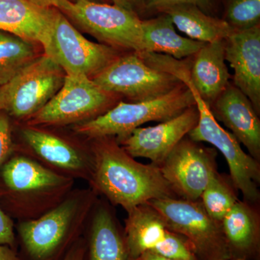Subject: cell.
<instances>
[{
	"label": "cell",
	"mask_w": 260,
	"mask_h": 260,
	"mask_svg": "<svg viewBox=\"0 0 260 260\" xmlns=\"http://www.w3.org/2000/svg\"><path fill=\"white\" fill-rule=\"evenodd\" d=\"M30 1L39 6L56 8L59 10L70 0H30Z\"/></svg>",
	"instance_id": "cell-32"
},
{
	"label": "cell",
	"mask_w": 260,
	"mask_h": 260,
	"mask_svg": "<svg viewBox=\"0 0 260 260\" xmlns=\"http://www.w3.org/2000/svg\"><path fill=\"white\" fill-rule=\"evenodd\" d=\"M90 140L94 167L89 187L126 213L151 200L178 198L158 166L136 161L115 137Z\"/></svg>",
	"instance_id": "cell-1"
},
{
	"label": "cell",
	"mask_w": 260,
	"mask_h": 260,
	"mask_svg": "<svg viewBox=\"0 0 260 260\" xmlns=\"http://www.w3.org/2000/svg\"><path fill=\"white\" fill-rule=\"evenodd\" d=\"M34 43L0 30V87L38 57Z\"/></svg>",
	"instance_id": "cell-24"
},
{
	"label": "cell",
	"mask_w": 260,
	"mask_h": 260,
	"mask_svg": "<svg viewBox=\"0 0 260 260\" xmlns=\"http://www.w3.org/2000/svg\"><path fill=\"white\" fill-rule=\"evenodd\" d=\"M75 27L118 50L143 51L142 20L116 5L70 0L59 10Z\"/></svg>",
	"instance_id": "cell-5"
},
{
	"label": "cell",
	"mask_w": 260,
	"mask_h": 260,
	"mask_svg": "<svg viewBox=\"0 0 260 260\" xmlns=\"http://www.w3.org/2000/svg\"><path fill=\"white\" fill-rule=\"evenodd\" d=\"M85 248L81 242H76L67 252L63 260H84Z\"/></svg>",
	"instance_id": "cell-31"
},
{
	"label": "cell",
	"mask_w": 260,
	"mask_h": 260,
	"mask_svg": "<svg viewBox=\"0 0 260 260\" xmlns=\"http://www.w3.org/2000/svg\"><path fill=\"white\" fill-rule=\"evenodd\" d=\"M172 19L174 26L192 40L212 43L224 40L234 29L223 20L207 14L190 4L174 5L162 10Z\"/></svg>",
	"instance_id": "cell-23"
},
{
	"label": "cell",
	"mask_w": 260,
	"mask_h": 260,
	"mask_svg": "<svg viewBox=\"0 0 260 260\" xmlns=\"http://www.w3.org/2000/svg\"><path fill=\"white\" fill-rule=\"evenodd\" d=\"M74 179L15 150L0 167V195L19 222L35 220L60 204L74 189Z\"/></svg>",
	"instance_id": "cell-2"
},
{
	"label": "cell",
	"mask_w": 260,
	"mask_h": 260,
	"mask_svg": "<svg viewBox=\"0 0 260 260\" xmlns=\"http://www.w3.org/2000/svg\"><path fill=\"white\" fill-rule=\"evenodd\" d=\"M112 5L138 15L146 10L148 0H110Z\"/></svg>",
	"instance_id": "cell-30"
},
{
	"label": "cell",
	"mask_w": 260,
	"mask_h": 260,
	"mask_svg": "<svg viewBox=\"0 0 260 260\" xmlns=\"http://www.w3.org/2000/svg\"><path fill=\"white\" fill-rule=\"evenodd\" d=\"M59 10L30 0H0V30L47 47Z\"/></svg>",
	"instance_id": "cell-18"
},
{
	"label": "cell",
	"mask_w": 260,
	"mask_h": 260,
	"mask_svg": "<svg viewBox=\"0 0 260 260\" xmlns=\"http://www.w3.org/2000/svg\"><path fill=\"white\" fill-rule=\"evenodd\" d=\"M15 150L10 116L4 111H0V167L14 153Z\"/></svg>",
	"instance_id": "cell-27"
},
{
	"label": "cell",
	"mask_w": 260,
	"mask_h": 260,
	"mask_svg": "<svg viewBox=\"0 0 260 260\" xmlns=\"http://www.w3.org/2000/svg\"><path fill=\"white\" fill-rule=\"evenodd\" d=\"M192 57L189 67V82L210 107L230 83L224 40L206 43Z\"/></svg>",
	"instance_id": "cell-20"
},
{
	"label": "cell",
	"mask_w": 260,
	"mask_h": 260,
	"mask_svg": "<svg viewBox=\"0 0 260 260\" xmlns=\"http://www.w3.org/2000/svg\"><path fill=\"white\" fill-rule=\"evenodd\" d=\"M0 260H20L9 246L0 244Z\"/></svg>",
	"instance_id": "cell-33"
},
{
	"label": "cell",
	"mask_w": 260,
	"mask_h": 260,
	"mask_svg": "<svg viewBox=\"0 0 260 260\" xmlns=\"http://www.w3.org/2000/svg\"><path fill=\"white\" fill-rule=\"evenodd\" d=\"M15 242L14 223L0 206V244L13 247Z\"/></svg>",
	"instance_id": "cell-29"
},
{
	"label": "cell",
	"mask_w": 260,
	"mask_h": 260,
	"mask_svg": "<svg viewBox=\"0 0 260 260\" xmlns=\"http://www.w3.org/2000/svg\"><path fill=\"white\" fill-rule=\"evenodd\" d=\"M214 0H148L146 10H153L160 13L162 10L174 5L190 4L198 6L205 13L211 8Z\"/></svg>",
	"instance_id": "cell-28"
},
{
	"label": "cell",
	"mask_w": 260,
	"mask_h": 260,
	"mask_svg": "<svg viewBox=\"0 0 260 260\" xmlns=\"http://www.w3.org/2000/svg\"><path fill=\"white\" fill-rule=\"evenodd\" d=\"M44 49L66 75H83L90 79L121 56L118 49L88 40L59 10Z\"/></svg>",
	"instance_id": "cell-12"
},
{
	"label": "cell",
	"mask_w": 260,
	"mask_h": 260,
	"mask_svg": "<svg viewBox=\"0 0 260 260\" xmlns=\"http://www.w3.org/2000/svg\"><path fill=\"white\" fill-rule=\"evenodd\" d=\"M90 1L97 2V3H111L110 0H90Z\"/></svg>",
	"instance_id": "cell-36"
},
{
	"label": "cell",
	"mask_w": 260,
	"mask_h": 260,
	"mask_svg": "<svg viewBox=\"0 0 260 260\" xmlns=\"http://www.w3.org/2000/svg\"><path fill=\"white\" fill-rule=\"evenodd\" d=\"M124 232L130 260L148 251L171 259L199 260L185 238L174 232L148 203L128 212Z\"/></svg>",
	"instance_id": "cell-13"
},
{
	"label": "cell",
	"mask_w": 260,
	"mask_h": 260,
	"mask_svg": "<svg viewBox=\"0 0 260 260\" xmlns=\"http://www.w3.org/2000/svg\"><path fill=\"white\" fill-rule=\"evenodd\" d=\"M66 73L44 54L3 86V111L22 122L40 111L64 83Z\"/></svg>",
	"instance_id": "cell-11"
},
{
	"label": "cell",
	"mask_w": 260,
	"mask_h": 260,
	"mask_svg": "<svg viewBox=\"0 0 260 260\" xmlns=\"http://www.w3.org/2000/svg\"><path fill=\"white\" fill-rule=\"evenodd\" d=\"M194 98L199 112L198 124L187 136L194 141L208 143L218 150L226 160L230 177L244 201L258 205L260 200V162L242 150L237 138L223 129L214 118L210 107L199 96L189 82H186Z\"/></svg>",
	"instance_id": "cell-8"
},
{
	"label": "cell",
	"mask_w": 260,
	"mask_h": 260,
	"mask_svg": "<svg viewBox=\"0 0 260 260\" xmlns=\"http://www.w3.org/2000/svg\"><path fill=\"white\" fill-rule=\"evenodd\" d=\"M92 80L108 93L122 95L130 102L158 99L182 83L148 64L137 52L121 55Z\"/></svg>",
	"instance_id": "cell-10"
},
{
	"label": "cell",
	"mask_w": 260,
	"mask_h": 260,
	"mask_svg": "<svg viewBox=\"0 0 260 260\" xmlns=\"http://www.w3.org/2000/svg\"><path fill=\"white\" fill-rule=\"evenodd\" d=\"M198 119L199 112L195 104L158 125L137 128L118 143L133 158L149 159L159 167L178 143L194 129Z\"/></svg>",
	"instance_id": "cell-15"
},
{
	"label": "cell",
	"mask_w": 260,
	"mask_h": 260,
	"mask_svg": "<svg viewBox=\"0 0 260 260\" xmlns=\"http://www.w3.org/2000/svg\"><path fill=\"white\" fill-rule=\"evenodd\" d=\"M225 59L234 70L233 84L260 114V25L237 30L224 39Z\"/></svg>",
	"instance_id": "cell-16"
},
{
	"label": "cell",
	"mask_w": 260,
	"mask_h": 260,
	"mask_svg": "<svg viewBox=\"0 0 260 260\" xmlns=\"http://www.w3.org/2000/svg\"><path fill=\"white\" fill-rule=\"evenodd\" d=\"M99 197L90 187L73 189L45 215L19 222L16 229L25 252L34 260L54 259L88 225Z\"/></svg>",
	"instance_id": "cell-3"
},
{
	"label": "cell",
	"mask_w": 260,
	"mask_h": 260,
	"mask_svg": "<svg viewBox=\"0 0 260 260\" xmlns=\"http://www.w3.org/2000/svg\"><path fill=\"white\" fill-rule=\"evenodd\" d=\"M229 260H256L260 250L257 205L238 200L221 222Z\"/></svg>",
	"instance_id": "cell-19"
},
{
	"label": "cell",
	"mask_w": 260,
	"mask_h": 260,
	"mask_svg": "<svg viewBox=\"0 0 260 260\" xmlns=\"http://www.w3.org/2000/svg\"><path fill=\"white\" fill-rule=\"evenodd\" d=\"M160 13L156 18L142 20L143 52L165 54L182 60L191 57L206 44L179 35L170 17Z\"/></svg>",
	"instance_id": "cell-22"
},
{
	"label": "cell",
	"mask_w": 260,
	"mask_h": 260,
	"mask_svg": "<svg viewBox=\"0 0 260 260\" xmlns=\"http://www.w3.org/2000/svg\"><path fill=\"white\" fill-rule=\"evenodd\" d=\"M237 191L230 176L217 172L210 178L200 201L208 215L221 223L225 215L239 200Z\"/></svg>",
	"instance_id": "cell-25"
},
{
	"label": "cell",
	"mask_w": 260,
	"mask_h": 260,
	"mask_svg": "<svg viewBox=\"0 0 260 260\" xmlns=\"http://www.w3.org/2000/svg\"><path fill=\"white\" fill-rule=\"evenodd\" d=\"M216 158L215 149L186 136L158 167L178 198L198 201L210 178L218 172Z\"/></svg>",
	"instance_id": "cell-14"
},
{
	"label": "cell",
	"mask_w": 260,
	"mask_h": 260,
	"mask_svg": "<svg viewBox=\"0 0 260 260\" xmlns=\"http://www.w3.org/2000/svg\"><path fill=\"white\" fill-rule=\"evenodd\" d=\"M194 105V98L190 89L181 83L158 99L139 102H118L102 115L75 124L72 129L87 140L115 137L119 141L142 124L169 120Z\"/></svg>",
	"instance_id": "cell-4"
},
{
	"label": "cell",
	"mask_w": 260,
	"mask_h": 260,
	"mask_svg": "<svg viewBox=\"0 0 260 260\" xmlns=\"http://www.w3.org/2000/svg\"><path fill=\"white\" fill-rule=\"evenodd\" d=\"M217 121L232 132L252 158L260 162V120L252 104L234 84L230 83L210 107Z\"/></svg>",
	"instance_id": "cell-17"
},
{
	"label": "cell",
	"mask_w": 260,
	"mask_h": 260,
	"mask_svg": "<svg viewBox=\"0 0 260 260\" xmlns=\"http://www.w3.org/2000/svg\"><path fill=\"white\" fill-rule=\"evenodd\" d=\"M137 260H177L174 259H171V258L165 257L158 255V254H155L153 252H145L140 256Z\"/></svg>",
	"instance_id": "cell-34"
},
{
	"label": "cell",
	"mask_w": 260,
	"mask_h": 260,
	"mask_svg": "<svg viewBox=\"0 0 260 260\" xmlns=\"http://www.w3.org/2000/svg\"><path fill=\"white\" fill-rule=\"evenodd\" d=\"M223 20L237 30L260 25V0H225Z\"/></svg>",
	"instance_id": "cell-26"
},
{
	"label": "cell",
	"mask_w": 260,
	"mask_h": 260,
	"mask_svg": "<svg viewBox=\"0 0 260 260\" xmlns=\"http://www.w3.org/2000/svg\"><path fill=\"white\" fill-rule=\"evenodd\" d=\"M147 203L174 232L185 238L198 259L229 260L221 223L208 215L200 200L169 198Z\"/></svg>",
	"instance_id": "cell-9"
},
{
	"label": "cell",
	"mask_w": 260,
	"mask_h": 260,
	"mask_svg": "<svg viewBox=\"0 0 260 260\" xmlns=\"http://www.w3.org/2000/svg\"><path fill=\"white\" fill-rule=\"evenodd\" d=\"M88 223L90 260H129L125 239L110 205L98 200Z\"/></svg>",
	"instance_id": "cell-21"
},
{
	"label": "cell",
	"mask_w": 260,
	"mask_h": 260,
	"mask_svg": "<svg viewBox=\"0 0 260 260\" xmlns=\"http://www.w3.org/2000/svg\"><path fill=\"white\" fill-rule=\"evenodd\" d=\"M0 111H3V86L0 87Z\"/></svg>",
	"instance_id": "cell-35"
},
{
	"label": "cell",
	"mask_w": 260,
	"mask_h": 260,
	"mask_svg": "<svg viewBox=\"0 0 260 260\" xmlns=\"http://www.w3.org/2000/svg\"><path fill=\"white\" fill-rule=\"evenodd\" d=\"M23 145L15 147L44 167L64 177L88 182L93 174L94 158L88 144L65 136L47 126L23 124L20 130Z\"/></svg>",
	"instance_id": "cell-7"
},
{
	"label": "cell",
	"mask_w": 260,
	"mask_h": 260,
	"mask_svg": "<svg viewBox=\"0 0 260 260\" xmlns=\"http://www.w3.org/2000/svg\"><path fill=\"white\" fill-rule=\"evenodd\" d=\"M116 97L103 90L88 77L66 75L56 95L23 123L53 127L75 125L108 112L116 105Z\"/></svg>",
	"instance_id": "cell-6"
}]
</instances>
